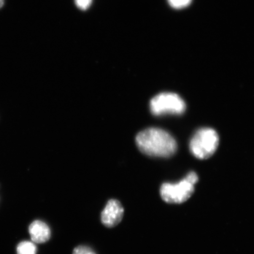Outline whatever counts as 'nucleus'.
<instances>
[{"label": "nucleus", "mask_w": 254, "mask_h": 254, "mask_svg": "<svg viewBox=\"0 0 254 254\" xmlns=\"http://www.w3.org/2000/svg\"><path fill=\"white\" fill-rule=\"evenodd\" d=\"M4 0H0V8H1L3 5H4Z\"/></svg>", "instance_id": "12"}, {"label": "nucleus", "mask_w": 254, "mask_h": 254, "mask_svg": "<svg viewBox=\"0 0 254 254\" xmlns=\"http://www.w3.org/2000/svg\"><path fill=\"white\" fill-rule=\"evenodd\" d=\"M192 0H168L171 7L175 9H183L188 7Z\"/></svg>", "instance_id": "8"}, {"label": "nucleus", "mask_w": 254, "mask_h": 254, "mask_svg": "<svg viewBox=\"0 0 254 254\" xmlns=\"http://www.w3.org/2000/svg\"><path fill=\"white\" fill-rule=\"evenodd\" d=\"M193 186L186 178L178 183H164L161 187L160 195L162 199L167 203L181 204L192 195L194 191Z\"/></svg>", "instance_id": "4"}, {"label": "nucleus", "mask_w": 254, "mask_h": 254, "mask_svg": "<svg viewBox=\"0 0 254 254\" xmlns=\"http://www.w3.org/2000/svg\"><path fill=\"white\" fill-rule=\"evenodd\" d=\"M150 107L155 116L182 115L186 110V104L180 95L173 93L159 94L152 98Z\"/></svg>", "instance_id": "3"}, {"label": "nucleus", "mask_w": 254, "mask_h": 254, "mask_svg": "<svg viewBox=\"0 0 254 254\" xmlns=\"http://www.w3.org/2000/svg\"><path fill=\"white\" fill-rule=\"evenodd\" d=\"M72 254H96L91 248L87 246H79L75 248Z\"/></svg>", "instance_id": "9"}, {"label": "nucleus", "mask_w": 254, "mask_h": 254, "mask_svg": "<svg viewBox=\"0 0 254 254\" xmlns=\"http://www.w3.org/2000/svg\"><path fill=\"white\" fill-rule=\"evenodd\" d=\"M125 209L118 200L111 199L101 212V220L105 227L113 228L122 221Z\"/></svg>", "instance_id": "5"}, {"label": "nucleus", "mask_w": 254, "mask_h": 254, "mask_svg": "<svg viewBox=\"0 0 254 254\" xmlns=\"http://www.w3.org/2000/svg\"><path fill=\"white\" fill-rule=\"evenodd\" d=\"M186 179L190 183L193 184V185H194L198 181L197 175L194 172H190L187 174Z\"/></svg>", "instance_id": "11"}, {"label": "nucleus", "mask_w": 254, "mask_h": 254, "mask_svg": "<svg viewBox=\"0 0 254 254\" xmlns=\"http://www.w3.org/2000/svg\"><path fill=\"white\" fill-rule=\"evenodd\" d=\"M37 252L36 246L30 241H23L18 244L17 249V254H36Z\"/></svg>", "instance_id": "7"}, {"label": "nucleus", "mask_w": 254, "mask_h": 254, "mask_svg": "<svg viewBox=\"0 0 254 254\" xmlns=\"http://www.w3.org/2000/svg\"><path fill=\"white\" fill-rule=\"evenodd\" d=\"M139 150L150 157L169 158L177 151L176 139L169 132L159 128H148L136 136Z\"/></svg>", "instance_id": "1"}, {"label": "nucleus", "mask_w": 254, "mask_h": 254, "mask_svg": "<svg viewBox=\"0 0 254 254\" xmlns=\"http://www.w3.org/2000/svg\"><path fill=\"white\" fill-rule=\"evenodd\" d=\"M29 233L32 241L36 244H43L50 239L52 233L50 228L45 222L34 221L29 227Z\"/></svg>", "instance_id": "6"}, {"label": "nucleus", "mask_w": 254, "mask_h": 254, "mask_svg": "<svg viewBox=\"0 0 254 254\" xmlns=\"http://www.w3.org/2000/svg\"><path fill=\"white\" fill-rule=\"evenodd\" d=\"M93 0H75L76 6L81 10H86L90 8Z\"/></svg>", "instance_id": "10"}, {"label": "nucleus", "mask_w": 254, "mask_h": 254, "mask_svg": "<svg viewBox=\"0 0 254 254\" xmlns=\"http://www.w3.org/2000/svg\"><path fill=\"white\" fill-rule=\"evenodd\" d=\"M220 138L217 131L210 128L198 130L190 143V150L199 160L210 158L217 151Z\"/></svg>", "instance_id": "2"}]
</instances>
